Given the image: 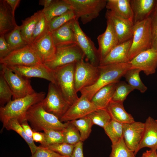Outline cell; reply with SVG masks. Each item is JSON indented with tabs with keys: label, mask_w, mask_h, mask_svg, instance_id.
<instances>
[{
	"label": "cell",
	"mask_w": 157,
	"mask_h": 157,
	"mask_svg": "<svg viewBox=\"0 0 157 157\" xmlns=\"http://www.w3.org/2000/svg\"><path fill=\"white\" fill-rule=\"evenodd\" d=\"M106 8L120 17L133 21L130 0H107Z\"/></svg>",
	"instance_id": "26"
},
{
	"label": "cell",
	"mask_w": 157,
	"mask_h": 157,
	"mask_svg": "<svg viewBox=\"0 0 157 157\" xmlns=\"http://www.w3.org/2000/svg\"><path fill=\"white\" fill-rule=\"evenodd\" d=\"M4 35L6 41L14 50L22 48L29 44L22 36L20 26L17 25Z\"/></svg>",
	"instance_id": "32"
},
{
	"label": "cell",
	"mask_w": 157,
	"mask_h": 157,
	"mask_svg": "<svg viewBox=\"0 0 157 157\" xmlns=\"http://www.w3.org/2000/svg\"><path fill=\"white\" fill-rule=\"evenodd\" d=\"M152 47L157 50V10L155 8L150 15Z\"/></svg>",
	"instance_id": "44"
},
{
	"label": "cell",
	"mask_w": 157,
	"mask_h": 157,
	"mask_svg": "<svg viewBox=\"0 0 157 157\" xmlns=\"http://www.w3.org/2000/svg\"><path fill=\"white\" fill-rule=\"evenodd\" d=\"M44 141L40 146L47 147L49 146L63 142V136L62 131L53 129L47 130L43 132Z\"/></svg>",
	"instance_id": "39"
},
{
	"label": "cell",
	"mask_w": 157,
	"mask_h": 157,
	"mask_svg": "<svg viewBox=\"0 0 157 157\" xmlns=\"http://www.w3.org/2000/svg\"><path fill=\"white\" fill-rule=\"evenodd\" d=\"M75 13L72 10H70L65 13L54 17L49 22L50 31L56 29L67 22L75 19Z\"/></svg>",
	"instance_id": "41"
},
{
	"label": "cell",
	"mask_w": 157,
	"mask_h": 157,
	"mask_svg": "<svg viewBox=\"0 0 157 157\" xmlns=\"http://www.w3.org/2000/svg\"><path fill=\"white\" fill-rule=\"evenodd\" d=\"M70 121L79 131L81 141L83 142L86 140L90 135L93 125L90 119L86 116Z\"/></svg>",
	"instance_id": "34"
},
{
	"label": "cell",
	"mask_w": 157,
	"mask_h": 157,
	"mask_svg": "<svg viewBox=\"0 0 157 157\" xmlns=\"http://www.w3.org/2000/svg\"><path fill=\"white\" fill-rule=\"evenodd\" d=\"M134 90L124 81H119L117 83L111 101L123 103L129 93Z\"/></svg>",
	"instance_id": "38"
},
{
	"label": "cell",
	"mask_w": 157,
	"mask_h": 157,
	"mask_svg": "<svg viewBox=\"0 0 157 157\" xmlns=\"http://www.w3.org/2000/svg\"><path fill=\"white\" fill-rule=\"evenodd\" d=\"M105 17L111 22L117 35L119 44L133 38L134 24L132 21L122 18L107 10Z\"/></svg>",
	"instance_id": "14"
},
{
	"label": "cell",
	"mask_w": 157,
	"mask_h": 157,
	"mask_svg": "<svg viewBox=\"0 0 157 157\" xmlns=\"http://www.w3.org/2000/svg\"><path fill=\"white\" fill-rule=\"evenodd\" d=\"M132 42V38L115 46L100 61L99 66L129 62V53Z\"/></svg>",
	"instance_id": "19"
},
{
	"label": "cell",
	"mask_w": 157,
	"mask_h": 157,
	"mask_svg": "<svg viewBox=\"0 0 157 157\" xmlns=\"http://www.w3.org/2000/svg\"><path fill=\"white\" fill-rule=\"evenodd\" d=\"M1 65L12 66H33L43 64L31 44L14 50L0 59Z\"/></svg>",
	"instance_id": "9"
},
{
	"label": "cell",
	"mask_w": 157,
	"mask_h": 157,
	"mask_svg": "<svg viewBox=\"0 0 157 157\" xmlns=\"http://www.w3.org/2000/svg\"><path fill=\"white\" fill-rule=\"evenodd\" d=\"M56 47L53 58L44 64L52 70L66 65L76 63L85 57L84 53L76 43Z\"/></svg>",
	"instance_id": "7"
},
{
	"label": "cell",
	"mask_w": 157,
	"mask_h": 157,
	"mask_svg": "<svg viewBox=\"0 0 157 157\" xmlns=\"http://www.w3.org/2000/svg\"><path fill=\"white\" fill-rule=\"evenodd\" d=\"M112 119L122 124L135 121L132 115L126 112L123 103L111 101L106 108Z\"/></svg>",
	"instance_id": "27"
},
{
	"label": "cell",
	"mask_w": 157,
	"mask_h": 157,
	"mask_svg": "<svg viewBox=\"0 0 157 157\" xmlns=\"http://www.w3.org/2000/svg\"><path fill=\"white\" fill-rule=\"evenodd\" d=\"M99 75L98 66H95L84 59L76 63L74 79L75 87L77 92L83 88L93 84Z\"/></svg>",
	"instance_id": "11"
},
{
	"label": "cell",
	"mask_w": 157,
	"mask_h": 157,
	"mask_svg": "<svg viewBox=\"0 0 157 157\" xmlns=\"http://www.w3.org/2000/svg\"><path fill=\"white\" fill-rule=\"evenodd\" d=\"M71 6L75 19L85 24L97 17L106 7L107 0H65Z\"/></svg>",
	"instance_id": "6"
},
{
	"label": "cell",
	"mask_w": 157,
	"mask_h": 157,
	"mask_svg": "<svg viewBox=\"0 0 157 157\" xmlns=\"http://www.w3.org/2000/svg\"><path fill=\"white\" fill-rule=\"evenodd\" d=\"M67 122V126L62 131L63 142L75 145L81 141L79 132L70 121Z\"/></svg>",
	"instance_id": "36"
},
{
	"label": "cell",
	"mask_w": 157,
	"mask_h": 157,
	"mask_svg": "<svg viewBox=\"0 0 157 157\" xmlns=\"http://www.w3.org/2000/svg\"><path fill=\"white\" fill-rule=\"evenodd\" d=\"M156 121H157V119L156 120Z\"/></svg>",
	"instance_id": "54"
},
{
	"label": "cell",
	"mask_w": 157,
	"mask_h": 157,
	"mask_svg": "<svg viewBox=\"0 0 157 157\" xmlns=\"http://www.w3.org/2000/svg\"><path fill=\"white\" fill-rule=\"evenodd\" d=\"M155 8L157 10V0H156V3Z\"/></svg>",
	"instance_id": "53"
},
{
	"label": "cell",
	"mask_w": 157,
	"mask_h": 157,
	"mask_svg": "<svg viewBox=\"0 0 157 157\" xmlns=\"http://www.w3.org/2000/svg\"><path fill=\"white\" fill-rule=\"evenodd\" d=\"M42 101L31 106L26 113V119L33 131H63L67 126V122L63 123L56 116L46 111Z\"/></svg>",
	"instance_id": "3"
},
{
	"label": "cell",
	"mask_w": 157,
	"mask_h": 157,
	"mask_svg": "<svg viewBox=\"0 0 157 157\" xmlns=\"http://www.w3.org/2000/svg\"><path fill=\"white\" fill-rule=\"evenodd\" d=\"M72 25L76 43L84 53L87 61L99 66L100 59L98 49L94 42L82 30L78 20L73 19Z\"/></svg>",
	"instance_id": "12"
},
{
	"label": "cell",
	"mask_w": 157,
	"mask_h": 157,
	"mask_svg": "<svg viewBox=\"0 0 157 157\" xmlns=\"http://www.w3.org/2000/svg\"><path fill=\"white\" fill-rule=\"evenodd\" d=\"M4 128L8 130L14 131L18 134L28 145L31 154L35 152L38 146L35 144L32 138L29 137L26 134L17 118H14L10 119L6 123Z\"/></svg>",
	"instance_id": "30"
},
{
	"label": "cell",
	"mask_w": 157,
	"mask_h": 157,
	"mask_svg": "<svg viewBox=\"0 0 157 157\" xmlns=\"http://www.w3.org/2000/svg\"><path fill=\"white\" fill-rule=\"evenodd\" d=\"M150 16L134 24L132 45L129 53L130 61L140 53L151 48Z\"/></svg>",
	"instance_id": "5"
},
{
	"label": "cell",
	"mask_w": 157,
	"mask_h": 157,
	"mask_svg": "<svg viewBox=\"0 0 157 157\" xmlns=\"http://www.w3.org/2000/svg\"><path fill=\"white\" fill-rule=\"evenodd\" d=\"M141 71L138 68H131L126 72L123 77L125 78L127 83L134 89L144 93L147 90V88L140 77L139 74Z\"/></svg>",
	"instance_id": "31"
},
{
	"label": "cell",
	"mask_w": 157,
	"mask_h": 157,
	"mask_svg": "<svg viewBox=\"0 0 157 157\" xmlns=\"http://www.w3.org/2000/svg\"><path fill=\"white\" fill-rule=\"evenodd\" d=\"M42 10L37 11L30 17L22 20L20 26L21 34L24 40L31 44L32 35Z\"/></svg>",
	"instance_id": "29"
},
{
	"label": "cell",
	"mask_w": 157,
	"mask_h": 157,
	"mask_svg": "<svg viewBox=\"0 0 157 157\" xmlns=\"http://www.w3.org/2000/svg\"><path fill=\"white\" fill-rule=\"evenodd\" d=\"M106 19L105 31L97 38L100 62L114 47L119 44L117 35L111 22L109 19Z\"/></svg>",
	"instance_id": "18"
},
{
	"label": "cell",
	"mask_w": 157,
	"mask_h": 157,
	"mask_svg": "<svg viewBox=\"0 0 157 157\" xmlns=\"http://www.w3.org/2000/svg\"><path fill=\"white\" fill-rule=\"evenodd\" d=\"M87 116L90 119L93 125H97L103 129L112 120L110 114L106 108L97 109Z\"/></svg>",
	"instance_id": "35"
},
{
	"label": "cell",
	"mask_w": 157,
	"mask_h": 157,
	"mask_svg": "<svg viewBox=\"0 0 157 157\" xmlns=\"http://www.w3.org/2000/svg\"><path fill=\"white\" fill-rule=\"evenodd\" d=\"M73 20L51 32L56 47L76 43L73 28Z\"/></svg>",
	"instance_id": "22"
},
{
	"label": "cell",
	"mask_w": 157,
	"mask_h": 157,
	"mask_svg": "<svg viewBox=\"0 0 157 157\" xmlns=\"http://www.w3.org/2000/svg\"><path fill=\"white\" fill-rule=\"evenodd\" d=\"M76 63L66 65L53 70L55 84L71 106L79 98L75 87L74 73Z\"/></svg>",
	"instance_id": "4"
},
{
	"label": "cell",
	"mask_w": 157,
	"mask_h": 157,
	"mask_svg": "<svg viewBox=\"0 0 157 157\" xmlns=\"http://www.w3.org/2000/svg\"><path fill=\"white\" fill-rule=\"evenodd\" d=\"M13 94L11 90L3 75H0V104L3 107L11 101Z\"/></svg>",
	"instance_id": "42"
},
{
	"label": "cell",
	"mask_w": 157,
	"mask_h": 157,
	"mask_svg": "<svg viewBox=\"0 0 157 157\" xmlns=\"http://www.w3.org/2000/svg\"><path fill=\"white\" fill-rule=\"evenodd\" d=\"M74 146L63 142L52 144L47 147L63 156L72 157Z\"/></svg>",
	"instance_id": "43"
},
{
	"label": "cell",
	"mask_w": 157,
	"mask_h": 157,
	"mask_svg": "<svg viewBox=\"0 0 157 157\" xmlns=\"http://www.w3.org/2000/svg\"><path fill=\"white\" fill-rule=\"evenodd\" d=\"M49 32L51 31L49 28V22L42 11L32 35L31 44L39 40Z\"/></svg>",
	"instance_id": "37"
},
{
	"label": "cell",
	"mask_w": 157,
	"mask_h": 157,
	"mask_svg": "<svg viewBox=\"0 0 157 157\" xmlns=\"http://www.w3.org/2000/svg\"><path fill=\"white\" fill-rule=\"evenodd\" d=\"M30 157H66L47 147L38 146L35 152Z\"/></svg>",
	"instance_id": "45"
},
{
	"label": "cell",
	"mask_w": 157,
	"mask_h": 157,
	"mask_svg": "<svg viewBox=\"0 0 157 157\" xmlns=\"http://www.w3.org/2000/svg\"><path fill=\"white\" fill-rule=\"evenodd\" d=\"M144 131L139 145L138 151L145 147L151 149H157V121L151 117L144 123Z\"/></svg>",
	"instance_id": "23"
},
{
	"label": "cell",
	"mask_w": 157,
	"mask_h": 157,
	"mask_svg": "<svg viewBox=\"0 0 157 157\" xmlns=\"http://www.w3.org/2000/svg\"><path fill=\"white\" fill-rule=\"evenodd\" d=\"M72 157H84L82 142L80 141L75 145Z\"/></svg>",
	"instance_id": "47"
},
{
	"label": "cell",
	"mask_w": 157,
	"mask_h": 157,
	"mask_svg": "<svg viewBox=\"0 0 157 157\" xmlns=\"http://www.w3.org/2000/svg\"><path fill=\"white\" fill-rule=\"evenodd\" d=\"M34 141L39 142L42 145L44 141V137L43 133L33 131L32 137Z\"/></svg>",
	"instance_id": "49"
},
{
	"label": "cell",
	"mask_w": 157,
	"mask_h": 157,
	"mask_svg": "<svg viewBox=\"0 0 157 157\" xmlns=\"http://www.w3.org/2000/svg\"><path fill=\"white\" fill-rule=\"evenodd\" d=\"M71 10V6L65 0H53L49 6L42 10V12L49 22L54 17Z\"/></svg>",
	"instance_id": "28"
},
{
	"label": "cell",
	"mask_w": 157,
	"mask_h": 157,
	"mask_svg": "<svg viewBox=\"0 0 157 157\" xmlns=\"http://www.w3.org/2000/svg\"><path fill=\"white\" fill-rule=\"evenodd\" d=\"M130 62L131 68L138 69L147 76L154 74L157 67V50L151 48L143 51Z\"/></svg>",
	"instance_id": "15"
},
{
	"label": "cell",
	"mask_w": 157,
	"mask_h": 157,
	"mask_svg": "<svg viewBox=\"0 0 157 157\" xmlns=\"http://www.w3.org/2000/svg\"><path fill=\"white\" fill-rule=\"evenodd\" d=\"M45 95L43 92H35L23 97L12 100L4 106L0 107V119L3 124L2 129L11 119L17 118L19 123L26 119V114L29 108L42 101Z\"/></svg>",
	"instance_id": "2"
},
{
	"label": "cell",
	"mask_w": 157,
	"mask_h": 157,
	"mask_svg": "<svg viewBox=\"0 0 157 157\" xmlns=\"http://www.w3.org/2000/svg\"><path fill=\"white\" fill-rule=\"evenodd\" d=\"M17 24L14 15L6 0L0 1V35L13 30Z\"/></svg>",
	"instance_id": "24"
},
{
	"label": "cell",
	"mask_w": 157,
	"mask_h": 157,
	"mask_svg": "<svg viewBox=\"0 0 157 157\" xmlns=\"http://www.w3.org/2000/svg\"><path fill=\"white\" fill-rule=\"evenodd\" d=\"M133 13L134 24L149 17L154 10L156 3L155 0H130Z\"/></svg>",
	"instance_id": "21"
},
{
	"label": "cell",
	"mask_w": 157,
	"mask_h": 157,
	"mask_svg": "<svg viewBox=\"0 0 157 157\" xmlns=\"http://www.w3.org/2000/svg\"><path fill=\"white\" fill-rule=\"evenodd\" d=\"M31 44L43 64L54 57L56 47L53 42L51 32Z\"/></svg>",
	"instance_id": "20"
},
{
	"label": "cell",
	"mask_w": 157,
	"mask_h": 157,
	"mask_svg": "<svg viewBox=\"0 0 157 157\" xmlns=\"http://www.w3.org/2000/svg\"><path fill=\"white\" fill-rule=\"evenodd\" d=\"M13 51L6 41L4 35H0V59L6 57Z\"/></svg>",
	"instance_id": "46"
},
{
	"label": "cell",
	"mask_w": 157,
	"mask_h": 157,
	"mask_svg": "<svg viewBox=\"0 0 157 157\" xmlns=\"http://www.w3.org/2000/svg\"><path fill=\"white\" fill-rule=\"evenodd\" d=\"M1 65L0 73L3 76L11 90L13 100L23 97L35 92L29 78L14 73L6 65Z\"/></svg>",
	"instance_id": "8"
},
{
	"label": "cell",
	"mask_w": 157,
	"mask_h": 157,
	"mask_svg": "<svg viewBox=\"0 0 157 157\" xmlns=\"http://www.w3.org/2000/svg\"><path fill=\"white\" fill-rule=\"evenodd\" d=\"M104 129L110 140L112 144L118 142L123 138V127L122 123L112 119Z\"/></svg>",
	"instance_id": "33"
},
{
	"label": "cell",
	"mask_w": 157,
	"mask_h": 157,
	"mask_svg": "<svg viewBox=\"0 0 157 157\" xmlns=\"http://www.w3.org/2000/svg\"><path fill=\"white\" fill-rule=\"evenodd\" d=\"M99 75L96 82L90 86L84 87L80 91L81 95L90 101L99 90L109 84L117 83L126 72L131 68L130 62L127 63L112 64L99 66Z\"/></svg>",
	"instance_id": "1"
},
{
	"label": "cell",
	"mask_w": 157,
	"mask_h": 157,
	"mask_svg": "<svg viewBox=\"0 0 157 157\" xmlns=\"http://www.w3.org/2000/svg\"><path fill=\"white\" fill-rule=\"evenodd\" d=\"M97 109L86 96L81 95L60 120L62 122H67L77 119L86 116Z\"/></svg>",
	"instance_id": "16"
},
{
	"label": "cell",
	"mask_w": 157,
	"mask_h": 157,
	"mask_svg": "<svg viewBox=\"0 0 157 157\" xmlns=\"http://www.w3.org/2000/svg\"><path fill=\"white\" fill-rule=\"evenodd\" d=\"M122 124L124 142L127 147L136 155L143 137L144 123L135 121Z\"/></svg>",
	"instance_id": "13"
},
{
	"label": "cell",
	"mask_w": 157,
	"mask_h": 157,
	"mask_svg": "<svg viewBox=\"0 0 157 157\" xmlns=\"http://www.w3.org/2000/svg\"><path fill=\"white\" fill-rule=\"evenodd\" d=\"M53 0H41L39 1V4L44 6V8L49 6L52 2Z\"/></svg>",
	"instance_id": "52"
},
{
	"label": "cell",
	"mask_w": 157,
	"mask_h": 157,
	"mask_svg": "<svg viewBox=\"0 0 157 157\" xmlns=\"http://www.w3.org/2000/svg\"><path fill=\"white\" fill-rule=\"evenodd\" d=\"M42 102L44 110L60 119L71 106L56 84L51 82L48 85L47 95Z\"/></svg>",
	"instance_id": "10"
},
{
	"label": "cell",
	"mask_w": 157,
	"mask_h": 157,
	"mask_svg": "<svg viewBox=\"0 0 157 157\" xmlns=\"http://www.w3.org/2000/svg\"><path fill=\"white\" fill-rule=\"evenodd\" d=\"M117 83L102 87L94 95L90 101L97 109L106 108L112 100Z\"/></svg>",
	"instance_id": "25"
},
{
	"label": "cell",
	"mask_w": 157,
	"mask_h": 157,
	"mask_svg": "<svg viewBox=\"0 0 157 157\" xmlns=\"http://www.w3.org/2000/svg\"><path fill=\"white\" fill-rule=\"evenodd\" d=\"M140 157H157L156 150L150 149L147 150Z\"/></svg>",
	"instance_id": "51"
},
{
	"label": "cell",
	"mask_w": 157,
	"mask_h": 157,
	"mask_svg": "<svg viewBox=\"0 0 157 157\" xmlns=\"http://www.w3.org/2000/svg\"><path fill=\"white\" fill-rule=\"evenodd\" d=\"M112 150L110 157H135L134 152L126 146L123 139L112 144Z\"/></svg>",
	"instance_id": "40"
},
{
	"label": "cell",
	"mask_w": 157,
	"mask_h": 157,
	"mask_svg": "<svg viewBox=\"0 0 157 157\" xmlns=\"http://www.w3.org/2000/svg\"><path fill=\"white\" fill-rule=\"evenodd\" d=\"M28 122L26 119L19 122V123L26 134L29 137L32 138L33 131L29 125Z\"/></svg>",
	"instance_id": "48"
},
{
	"label": "cell",
	"mask_w": 157,
	"mask_h": 157,
	"mask_svg": "<svg viewBox=\"0 0 157 157\" xmlns=\"http://www.w3.org/2000/svg\"><path fill=\"white\" fill-rule=\"evenodd\" d=\"M11 9L13 14L15 15V12L16 8L18 6L20 1L19 0H5Z\"/></svg>",
	"instance_id": "50"
},
{
	"label": "cell",
	"mask_w": 157,
	"mask_h": 157,
	"mask_svg": "<svg viewBox=\"0 0 157 157\" xmlns=\"http://www.w3.org/2000/svg\"><path fill=\"white\" fill-rule=\"evenodd\" d=\"M7 67L14 73L24 77L28 78L31 77L43 78L55 84L53 71L44 64L29 66L17 65Z\"/></svg>",
	"instance_id": "17"
}]
</instances>
